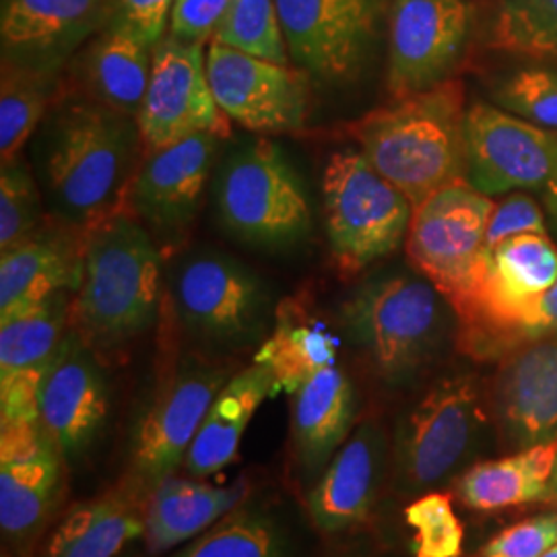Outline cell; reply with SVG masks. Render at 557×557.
Here are the masks:
<instances>
[{
  "label": "cell",
  "mask_w": 557,
  "mask_h": 557,
  "mask_svg": "<svg viewBox=\"0 0 557 557\" xmlns=\"http://www.w3.org/2000/svg\"><path fill=\"white\" fill-rule=\"evenodd\" d=\"M32 140L54 220L89 232L126 211L145 158L137 119L66 89Z\"/></svg>",
  "instance_id": "1"
},
{
  "label": "cell",
  "mask_w": 557,
  "mask_h": 557,
  "mask_svg": "<svg viewBox=\"0 0 557 557\" xmlns=\"http://www.w3.org/2000/svg\"><path fill=\"white\" fill-rule=\"evenodd\" d=\"M161 294L160 246L135 215L120 211L87 232L71 329L96 354H114L153 326Z\"/></svg>",
  "instance_id": "2"
},
{
  "label": "cell",
  "mask_w": 557,
  "mask_h": 557,
  "mask_svg": "<svg viewBox=\"0 0 557 557\" xmlns=\"http://www.w3.org/2000/svg\"><path fill=\"white\" fill-rule=\"evenodd\" d=\"M465 91L455 79L395 100L347 126L380 174L413 207L465 180Z\"/></svg>",
  "instance_id": "3"
},
{
  "label": "cell",
  "mask_w": 557,
  "mask_h": 557,
  "mask_svg": "<svg viewBox=\"0 0 557 557\" xmlns=\"http://www.w3.org/2000/svg\"><path fill=\"white\" fill-rule=\"evenodd\" d=\"M341 329L386 386H405L446 347L457 317L421 275L395 273L361 283L341 304Z\"/></svg>",
  "instance_id": "4"
},
{
  "label": "cell",
  "mask_w": 557,
  "mask_h": 557,
  "mask_svg": "<svg viewBox=\"0 0 557 557\" xmlns=\"http://www.w3.org/2000/svg\"><path fill=\"white\" fill-rule=\"evenodd\" d=\"M490 425L487 403L473 374L436 380L398 419L393 473L398 492L418 498L478 455Z\"/></svg>",
  "instance_id": "5"
},
{
  "label": "cell",
  "mask_w": 557,
  "mask_h": 557,
  "mask_svg": "<svg viewBox=\"0 0 557 557\" xmlns=\"http://www.w3.org/2000/svg\"><path fill=\"white\" fill-rule=\"evenodd\" d=\"M322 197L331 255L343 277L358 275L407 239L413 202L359 149H341L329 158Z\"/></svg>",
  "instance_id": "6"
},
{
  "label": "cell",
  "mask_w": 557,
  "mask_h": 557,
  "mask_svg": "<svg viewBox=\"0 0 557 557\" xmlns=\"http://www.w3.org/2000/svg\"><path fill=\"white\" fill-rule=\"evenodd\" d=\"M215 205L234 236L259 246L296 242L312 227L304 182L269 139L248 143L225 160L215 180Z\"/></svg>",
  "instance_id": "7"
},
{
  "label": "cell",
  "mask_w": 557,
  "mask_h": 557,
  "mask_svg": "<svg viewBox=\"0 0 557 557\" xmlns=\"http://www.w3.org/2000/svg\"><path fill=\"white\" fill-rule=\"evenodd\" d=\"M170 298L184 331L207 347L238 349L264 337L271 310L259 275L238 260L199 252L180 260Z\"/></svg>",
  "instance_id": "8"
},
{
  "label": "cell",
  "mask_w": 557,
  "mask_h": 557,
  "mask_svg": "<svg viewBox=\"0 0 557 557\" xmlns=\"http://www.w3.org/2000/svg\"><path fill=\"white\" fill-rule=\"evenodd\" d=\"M494 207L492 197L458 180L413 211L405 239L407 259L438 289L453 312L469 294Z\"/></svg>",
  "instance_id": "9"
},
{
  "label": "cell",
  "mask_w": 557,
  "mask_h": 557,
  "mask_svg": "<svg viewBox=\"0 0 557 557\" xmlns=\"http://www.w3.org/2000/svg\"><path fill=\"white\" fill-rule=\"evenodd\" d=\"M230 379L227 368L190 358L158 384L131 436L128 481L145 496L184 462L213 398Z\"/></svg>",
  "instance_id": "10"
},
{
  "label": "cell",
  "mask_w": 557,
  "mask_h": 557,
  "mask_svg": "<svg viewBox=\"0 0 557 557\" xmlns=\"http://www.w3.org/2000/svg\"><path fill=\"white\" fill-rule=\"evenodd\" d=\"M465 180L485 197L545 190L557 176V133L475 101L465 119Z\"/></svg>",
  "instance_id": "11"
},
{
  "label": "cell",
  "mask_w": 557,
  "mask_h": 557,
  "mask_svg": "<svg viewBox=\"0 0 557 557\" xmlns=\"http://www.w3.org/2000/svg\"><path fill=\"white\" fill-rule=\"evenodd\" d=\"M137 122L145 156L200 133L221 139L230 135V120L221 112L207 77L205 44L168 34L156 46Z\"/></svg>",
  "instance_id": "12"
},
{
  "label": "cell",
  "mask_w": 557,
  "mask_h": 557,
  "mask_svg": "<svg viewBox=\"0 0 557 557\" xmlns=\"http://www.w3.org/2000/svg\"><path fill=\"white\" fill-rule=\"evenodd\" d=\"M207 77L227 120L259 135H292L306 126L310 91L304 71L211 41Z\"/></svg>",
  "instance_id": "13"
},
{
  "label": "cell",
  "mask_w": 557,
  "mask_h": 557,
  "mask_svg": "<svg viewBox=\"0 0 557 557\" xmlns=\"http://www.w3.org/2000/svg\"><path fill=\"white\" fill-rule=\"evenodd\" d=\"M289 59L310 77L356 79L376 34L379 0H275Z\"/></svg>",
  "instance_id": "14"
},
{
  "label": "cell",
  "mask_w": 557,
  "mask_h": 557,
  "mask_svg": "<svg viewBox=\"0 0 557 557\" xmlns=\"http://www.w3.org/2000/svg\"><path fill=\"white\" fill-rule=\"evenodd\" d=\"M465 0H393L386 87L393 100L448 81L469 34Z\"/></svg>",
  "instance_id": "15"
},
{
  "label": "cell",
  "mask_w": 557,
  "mask_h": 557,
  "mask_svg": "<svg viewBox=\"0 0 557 557\" xmlns=\"http://www.w3.org/2000/svg\"><path fill=\"white\" fill-rule=\"evenodd\" d=\"M220 140L213 133H200L143 158L126 211L153 238L174 242L195 223Z\"/></svg>",
  "instance_id": "16"
},
{
  "label": "cell",
  "mask_w": 557,
  "mask_h": 557,
  "mask_svg": "<svg viewBox=\"0 0 557 557\" xmlns=\"http://www.w3.org/2000/svg\"><path fill=\"white\" fill-rule=\"evenodd\" d=\"M110 397L96 351L69 326L40 391V425L64 460L100 438Z\"/></svg>",
  "instance_id": "17"
},
{
  "label": "cell",
  "mask_w": 557,
  "mask_h": 557,
  "mask_svg": "<svg viewBox=\"0 0 557 557\" xmlns=\"http://www.w3.org/2000/svg\"><path fill=\"white\" fill-rule=\"evenodd\" d=\"M110 9L112 0H0L2 62L62 73Z\"/></svg>",
  "instance_id": "18"
},
{
  "label": "cell",
  "mask_w": 557,
  "mask_h": 557,
  "mask_svg": "<svg viewBox=\"0 0 557 557\" xmlns=\"http://www.w3.org/2000/svg\"><path fill=\"white\" fill-rule=\"evenodd\" d=\"M71 292L0 320V423L40 421V391L71 326Z\"/></svg>",
  "instance_id": "19"
},
{
  "label": "cell",
  "mask_w": 557,
  "mask_h": 557,
  "mask_svg": "<svg viewBox=\"0 0 557 557\" xmlns=\"http://www.w3.org/2000/svg\"><path fill=\"white\" fill-rule=\"evenodd\" d=\"M492 413L499 438L512 450L557 440V335L531 341L502 358Z\"/></svg>",
  "instance_id": "20"
},
{
  "label": "cell",
  "mask_w": 557,
  "mask_h": 557,
  "mask_svg": "<svg viewBox=\"0 0 557 557\" xmlns=\"http://www.w3.org/2000/svg\"><path fill=\"white\" fill-rule=\"evenodd\" d=\"M87 232L52 215L32 236L0 252V320L13 319L60 292L79 289Z\"/></svg>",
  "instance_id": "21"
},
{
  "label": "cell",
  "mask_w": 557,
  "mask_h": 557,
  "mask_svg": "<svg viewBox=\"0 0 557 557\" xmlns=\"http://www.w3.org/2000/svg\"><path fill=\"white\" fill-rule=\"evenodd\" d=\"M388 467V438L376 421H363L338 448L308 492V515L322 533H345L366 522Z\"/></svg>",
  "instance_id": "22"
},
{
  "label": "cell",
  "mask_w": 557,
  "mask_h": 557,
  "mask_svg": "<svg viewBox=\"0 0 557 557\" xmlns=\"http://www.w3.org/2000/svg\"><path fill=\"white\" fill-rule=\"evenodd\" d=\"M358 418V395L347 374L331 366L294 395L292 448L299 479L312 485L347 442Z\"/></svg>",
  "instance_id": "23"
},
{
  "label": "cell",
  "mask_w": 557,
  "mask_h": 557,
  "mask_svg": "<svg viewBox=\"0 0 557 557\" xmlns=\"http://www.w3.org/2000/svg\"><path fill=\"white\" fill-rule=\"evenodd\" d=\"M151 62L153 50L149 46L124 32L103 27L66 66L75 94L139 119Z\"/></svg>",
  "instance_id": "24"
},
{
  "label": "cell",
  "mask_w": 557,
  "mask_h": 557,
  "mask_svg": "<svg viewBox=\"0 0 557 557\" xmlns=\"http://www.w3.org/2000/svg\"><path fill=\"white\" fill-rule=\"evenodd\" d=\"M277 397L275 380L267 368L252 363L223 384L213 398L184 467L195 478L215 475L238 457L239 444L267 398Z\"/></svg>",
  "instance_id": "25"
},
{
  "label": "cell",
  "mask_w": 557,
  "mask_h": 557,
  "mask_svg": "<svg viewBox=\"0 0 557 557\" xmlns=\"http://www.w3.org/2000/svg\"><path fill=\"white\" fill-rule=\"evenodd\" d=\"M248 496L244 479L232 485H209L199 479L168 478L149 494L145 508V543L163 554L202 535Z\"/></svg>",
  "instance_id": "26"
},
{
  "label": "cell",
  "mask_w": 557,
  "mask_h": 557,
  "mask_svg": "<svg viewBox=\"0 0 557 557\" xmlns=\"http://www.w3.org/2000/svg\"><path fill=\"white\" fill-rule=\"evenodd\" d=\"M338 338L301 301L281 299L273 331L262 341L255 363L267 368L278 393L294 397L319 372L337 366Z\"/></svg>",
  "instance_id": "27"
},
{
  "label": "cell",
  "mask_w": 557,
  "mask_h": 557,
  "mask_svg": "<svg viewBox=\"0 0 557 557\" xmlns=\"http://www.w3.org/2000/svg\"><path fill=\"white\" fill-rule=\"evenodd\" d=\"M147 499L131 481L100 498L83 502L60 520L48 557H116L145 533Z\"/></svg>",
  "instance_id": "28"
},
{
  "label": "cell",
  "mask_w": 557,
  "mask_h": 557,
  "mask_svg": "<svg viewBox=\"0 0 557 557\" xmlns=\"http://www.w3.org/2000/svg\"><path fill=\"white\" fill-rule=\"evenodd\" d=\"M557 440L517 450L512 457L467 467L457 483L458 498L478 512H498L552 496Z\"/></svg>",
  "instance_id": "29"
},
{
  "label": "cell",
  "mask_w": 557,
  "mask_h": 557,
  "mask_svg": "<svg viewBox=\"0 0 557 557\" xmlns=\"http://www.w3.org/2000/svg\"><path fill=\"white\" fill-rule=\"evenodd\" d=\"M62 457L46 442L32 457L0 462V524L7 537L25 539L40 529L59 498Z\"/></svg>",
  "instance_id": "30"
},
{
  "label": "cell",
  "mask_w": 557,
  "mask_h": 557,
  "mask_svg": "<svg viewBox=\"0 0 557 557\" xmlns=\"http://www.w3.org/2000/svg\"><path fill=\"white\" fill-rule=\"evenodd\" d=\"M294 537L287 520L259 499H248L209 527L176 557H292Z\"/></svg>",
  "instance_id": "31"
},
{
  "label": "cell",
  "mask_w": 557,
  "mask_h": 557,
  "mask_svg": "<svg viewBox=\"0 0 557 557\" xmlns=\"http://www.w3.org/2000/svg\"><path fill=\"white\" fill-rule=\"evenodd\" d=\"M64 73V71H62ZM62 73L23 69L2 62L0 77V158L17 160L41 122L64 96Z\"/></svg>",
  "instance_id": "32"
},
{
  "label": "cell",
  "mask_w": 557,
  "mask_h": 557,
  "mask_svg": "<svg viewBox=\"0 0 557 557\" xmlns=\"http://www.w3.org/2000/svg\"><path fill=\"white\" fill-rule=\"evenodd\" d=\"M490 46L518 57L557 60V0H504Z\"/></svg>",
  "instance_id": "33"
},
{
  "label": "cell",
  "mask_w": 557,
  "mask_h": 557,
  "mask_svg": "<svg viewBox=\"0 0 557 557\" xmlns=\"http://www.w3.org/2000/svg\"><path fill=\"white\" fill-rule=\"evenodd\" d=\"M211 41L277 64H292L275 0H232Z\"/></svg>",
  "instance_id": "34"
},
{
  "label": "cell",
  "mask_w": 557,
  "mask_h": 557,
  "mask_svg": "<svg viewBox=\"0 0 557 557\" xmlns=\"http://www.w3.org/2000/svg\"><path fill=\"white\" fill-rule=\"evenodd\" d=\"M48 221L41 207L40 184L23 158L0 170V252L32 236Z\"/></svg>",
  "instance_id": "35"
},
{
  "label": "cell",
  "mask_w": 557,
  "mask_h": 557,
  "mask_svg": "<svg viewBox=\"0 0 557 557\" xmlns=\"http://www.w3.org/2000/svg\"><path fill=\"white\" fill-rule=\"evenodd\" d=\"M405 522L413 531V557H460L465 529L453 499L440 492L418 496L405 508Z\"/></svg>",
  "instance_id": "36"
},
{
  "label": "cell",
  "mask_w": 557,
  "mask_h": 557,
  "mask_svg": "<svg viewBox=\"0 0 557 557\" xmlns=\"http://www.w3.org/2000/svg\"><path fill=\"white\" fill-rule=\"evenodd\" d=\"M499 108L557 133V71L529 66L512 73L494 91Z\"/></svg>",
  "instance_id": "37"
},
{
  "label": "cell",
  "mask_w": 557,
  "mask_h": 557,
  "mask_svg": "<svg viewBox=\"0 0 557 557\" xmlns=\"http://www.w3.org/2000/svg\"><path fill=\"white\" fill-rule=\"evenodd\" d=\"M176 0H112L106 27L124 32L151 50L165 38Z\"/></svg>",
  "instance_id": "38"
},
{
  "label": "cell",
  "mask_w": 557,
  "mask_h": 557,
  "mask_svg": "<svg viewBox=\"0 0 557 557\" xmlns=\"http://www.w3.org/2000/svg\"><path fill=\"white\" fill-rule=\"evenodd\" d=\"M557 545V515H541L504 529L479 557H541Z\"/></svg>",
  "instance_id": "39"
},
{
  "label": "cell",
  "mask_w": 557,
  "mask_h": 557,
  "mask_svg": "<svg viewBox=\"0 0 557 557\" xmlns=\"http://www.w3.org/2000/svg\"><path fill=\"white\" fill-rule=\"evenodd\" d=\"M529 234H547L545 213L535 199L524 193L506 195L492 211L487 234H485V248H494L506 239L529 236Z\"/></svg>",
  "instance_id": "40"
},
{
  "label": "cell",
  "mask_w": 557,
  "mask_h": 557,
  "mask_svg": "<svg viewBox=\"0 0 557 557\" xmlns=\"http://www.w3.org/2000/svg\"><path fill=\"white\" fill-rule=\"evenodd\" d=\"M230 7L232 0H176L170 21V36L200 44L213 40Z\"/></svg>",
  "instance_id": "41"
},
{
  "label": "cell",
  "mask_w": 557,
  "mask_h": 557,
  "mask_svg": "<svg viewBox=\"0 0 557 557\" xmlns=\"http://www.w3.org/2000/svg\"><path fill=\"white\" fill-rule=\"evenodd\" d=\"M557 335V281L556 285L539 299L537 304L518 322L512 351L539 338L556 337Z\"/></svg>",
  "instance_id": "42"
},
{
  "label": "cell",
  "mask_w": 557,
  "mask_h": 557,
  "mask_svg": "<svg viewBox=\"0 0 557 557\" xmlns=\"http://www.w3.org/2000/svg\"><path fill=\"white\" fill-rule=\"evenodd\" d=\"M543 197H545V205H547V213L552 218V223L556 227L557 232V176L545 190H543Z\"/></svg>",
  "instance_id": "43"
},
{
  "label": "cell",
  "mask_w": 557,
  "mask_h": 557,
  "mask_svg": "<svg viewBox=\"0 0 557 557\" xmlns=\"http://www.w3.org/2000/svg\"><path fill=\"white\" fill-rule=\"evenodd\" d=\"M549 498L557 502V462L556 469H554V479H552V496H549Z\"/></svg>",
  "instance_id": "44"
},
{
  "label": "cell",
  "mask_w": 557,
  "mask_h": 557,
  "mask_svg": "<svg viewBox=\"0 0 557 557\" xmlns=\"http://www.w3.org/2000/svg\"><path fill=\"white\" fill-rule=\"evenodd\" d=\"M541 557H557V545H554V547H552L547 554H543Z\"/></svg>",
  "instance_id": "45"
}]
</instances>
